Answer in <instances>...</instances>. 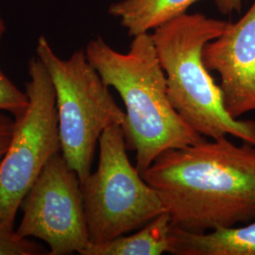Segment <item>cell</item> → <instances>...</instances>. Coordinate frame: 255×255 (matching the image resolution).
Returning a JSON list of instances; mask_svg holds the SVG:
<instances>
[{"label": "cell", "instance_id": "6da1fadb", "mask_svg": "<svg viewBox=\"0 0 255 255\" xmlns=\"http://www.w3.org/2000/svg\"><path fill=\"white\" fill-rule=\"evenodd\" d=\"M142 177L160 196L172 225L203 234L255 219V146L227 136L170 148Z\"/></svg>", "mask_w": 255, "mask_h": 255}, {"label": "cell", "instance_id": "7a4b0ae2", "mask_svg": "<svg viewBox=\"0 0 255 255\" xmlns=\"http://www.w3.org/2000/svg\"><path fill=\"white\" fill-rule=\"evenodd\" d=\"M85 53L103 82L115 88L124 102L126 118L121 128L128 150L135 152V167L141 175L164 150L206 138L174 109L151 34L133 37L127 53L97 37L88 43Z\"/></svg>", "mask_w": 255, "mask_h": 255}, {"label": "cell", "instance_id": "3957f363", "mask_svg": "<svg viewBox=\"0 0 255 255\" xmlns=\"http://www.w3.org/2000/svg\"><path fill=\"white\" fill-rule=\"evenodd\" d=\"M229 24L202 13H185L157 27L151 37L169 100L186 124L206 138L232 135L255 146V120L229 115L220 87L202 59L204 46L221 35Z\"/></svg>", "mask_w": 255, "mask_h": 255}, {"label": "cell", "instance_id": "277c9868", "mask_svg": "<svg viewBox=\"0 0 255 255\" xmlns=\"http://www.w3.org/2000/svg\"><path fill=\"white\" fill-rule=\"evenodd\" d=\"M36 54L54 88L61 152L82 183L91 174L101 134L112 126H122L126 113L115 101L85 50L62 59L46 38L40 37Z\"/></svg>", "mask_w": 255, "mask_h": 255}, {"label": "cell", "instance_id": "5b68a950", "mask_svg": "<svg viewBox=\"0 0 255 255\" xmlns=\"http://www.w3.org/2000/svg\"><path fill=\"white\" fill-rule=\"evenodd\" d=\"M97 169L81 183L90 244L141 229L166 212L157 191L128 160L122 128L101 134Z\"/></svg>", "mask_w": 255, "mask_h": 255}, {"label": "cell", "instance_id": "8992f818", "mask_svg": "<svg viewBox=\"0 0 255 255\" xmlns=\"http://www.w3.org/2000/svg\"><path fill=\"white\" fill-rule=\"evenodd\" d=\"M28 76V105L14 118L9 146L0 160V223L10 229L47 161L61 152L54 88L38 57L29 61Z\"/></svg>", "mask_w": 255, "mask_h": 255}, {"label": "cell", "instance_id": "52a82bcc", "mask_svg": "<svg viewBox=\"0 0 255 255\" xmlns=\"http://www.w3.org/2000/svg\"><path fill=\"white\" fill-rule=\"evenodd\" d=\"M16 230L49 248V255H82L90 244L81 180L62 152L53 155L27 191Z\"/></svg>", "mask_w": 255, "mask_h": 255}, {"label": "cell", "instance_id": "ba28073f", "mask_svg": "<svg viewBox=\"0 0 255 255\" xmlns=\"http://www.w3.org/2000/svg\"><path fill=\"white\" fill-rule=\"evenodd\" d=\"M202 59L209 71L220 77L223 104L238 119L255 111V1L237 23L207 43Z\"/></svg>", "mask_w": 255, "mask_h": 255}, {"label": "cell", "instance_id": "9c48e42d", "mask_svg": "<svg viewBox=\"0 0 255 255\" xmlns=\"http://www.w3.org/2000/svg\"><path fill=\"white\" fill-rule=\"evenodd\" d=\"M173 255H255V219L243 227L219 228L203 234L185 232L172 225Z\"/></svg>", "mask_w": 255, "mask_h": 255}, {"label": "cell", "instance_id": "30bf717a", "mask_svg": "<svg viewBox=\"0 0 255 255\" xmlns=\"http://www.w3.org/2000/svg\"><path fill=\"white\" fill-rule=\"evenodd\" d=\"M201 0H120L109 7V13L119 18L134 37L156 29L186 13L193 4Z\"/></svg>", "mask_w": 255, "mask_h": 255}, {"label": "cell", "instance_id": "8fae6325", "mask_svg": "<svg viewBox=\"0 0 255 255\" xmlns=\"http://www.w3.org/2000/svg\"><path fill=\"white\" fill-rule=\"evenodd\" d=\"M172 222L167 212L141 229L101 244H89L82 255H162L170 250Z\"/></svg>", "mask_w": 255, "mask_h": 255}, {"label": "cell", "instance_id": "7c38bea8", "mask_svg": "<svg viewBox=\"0 0 255 255\" xmlns=\"http://www.w3.org/2000/svg\"><path fill=\"white\" fill-rule=\"evenodd\" d=\"M46 254L43 247L21 237L13 229L0 223V255H40Z\"/></svg>", "mask_w": 255, "mask_h": 255}, {"label": "cell", "instance_id": "4fadbf2b", "mask_svg": "<svg viewBox=\"0 0 255 255\" xmlns=\"http://www.w3.org/2000/svg\"><path fill=\"white\" fill-rule=\"evenodd\" d=\"M27 105V93L21 91L0 68V112H7L16 118L25 112Z\"/></svg>", "mask_w": 255, "mask_h": 255}, {"label": "cell", "instance_id": "5bb4252c", "mask_svg": "<svg viewBox=\"0 0 255 255\" xmlns=\"http://www.w3.org/2000/svg\"><path fill=\"white\" fill-rule=\"evenodd\" d=\"M14 127V119L0 112V160L5 154Z\"/></svg>", "mask_w": 255, "mask_h": 255}, {"label": "cell", "instance_id": "9a60e30c", "mask_svg": "<svg viewBox=\"0 0 255 255\" xmlns=\"http://www.w3.org/2000/svg\"><path fill=\"white\" fill-rule=\"evenodd\" d=\"M243 0H215L219 12L223 14H231L235 11L239 12L242 7Z\"/></svg>", "mask_w": 255, "mask_h": 255}, {"label": "cell", "instance_id": "2e32d148", "mask_svg": "<svg viewBox=\"0 0 255 255\" xmlns=\"http://www.w3.org/2000/svg\"><path fill=\"white\" fill-rule=\"evenodd\" d=\"M5 29H6V27H5L4 21L2 20L1 16H0V44H1V41H2V37H3V34H4V32H5Z\"/></svg>", "mask_w": 255, "mask_h": 255}]
</instances>
